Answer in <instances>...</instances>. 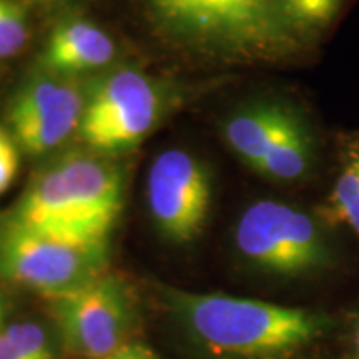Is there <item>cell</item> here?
<instances>
[{
    "label": "cell",
    "instance_id": "cell-2",
    "mask_svg": "<svg viewBox=\"0 0 359 359\" xmlns=\"http://www.w3.org/2000/svg\"><path fill=\"white\" fill-rule=\"evenodd\" d=\"M160 298L201 348L222 359H288L331 333L330 314L160 285Z\"/></svg>",
    "mask_w": 359,
    "mask_h": 359
},
{
    "label": "cell",
    "instance_id": "cell-17",
    "mask_svg": "<svg viewBox=\"0 0 359 359\" xmlns=\"http://www.w3.org/2000/svg\"><path fill=\"white\" fill-rule=\"evenodd\" d=\"M98 359H161V358L154 351V349L145 346L143 343L130 341V343L123 344V346H120L118 349H115L114 353L107 354V356L98 358Z\"/></svg>",
    "mask_w": 359,
    "mask_h": 359
},
{
    "label": "cell",
    "instance_id": "cell-21",
    "mask_svg": "<svg viewBox=\"0 0 359 359\" xmlns=\"http://www.w3.org/2000/svg\"><path fill=\"white\" fill-rule=\"evenodd\" d=\"M34 2H43L45 4V2H50V0H34Z\"/></svg>",
    "mask_w": 359,
    "mask_h": 359
},
{
    "label": "cell",
    "instance_id": "cell-5",
    "mask_svg": "<svg viewBox=\"0 0 359 359\" xmlns=\"http://www.w3.org/2000/svg\"><path fill=\"white\" fill-rule=\"evenodd\" d=\"M235 250L255 271L283 280L330 273L338 264L333 228L320 215L283 200L250 203L236 219Z\"/></svg>",
    "mask_w": 359,
    "mask_h": 359
},
{
    "label": "cell",
    "instance_id": "cell-15",
    "mask_svg": "<svg viewBox=\"0 0 359 359\" xmlns=\"http://www.w3.org/2000/svg\"><path fill=\"white\" fill-rule=\"evenodd\" d=\"M7 334L24 359H57L55 346L45 326L32 320H11Z\"/></svg>",
    "mask_w": 359,
    "mask_h": 359
},
{
    "label": "cell",
    "instance_id": "cell-7",
    "mask_svg": "<svg viewBox=\"0 0 359 359\" xmlns=\"http://www.w3.org/2000/svg\"><path fill=\"white\" fill-rule=\"evenodd\" d=\"M163 93L145 72L122 67L87 90L79 137L85 148L118 155L145 140L163 115Z\"/></svg>",
    "mask_w": 359,
    "mask_h": 359
},
{
    "label": "cell",
    "instance_id": "cell-18",
    "mask_svg": "<svg viewBox=\"0 0 359 359\" xmlns=\"http://www.w3.org/2000/svg\"><path fill=\"white\" fill-rule=\"evenodd\" d=\"M6 325L0 327V359H24L20 356L19 349L15 348V344H13L11 336L7 334Z\"/></svg>",
    "mask_w": 359,
    "mask_h": 359
},
{
    "label": "cell",
    "instance_id": "cell-4",
    "mask_svg": "<svg viewBox=\"0 0 359 359\" xmlns=\"http://www.w3.org/2000/svg\"><path fill=\"white\" fill-rule=\"evenodd\" d=\"M224 145L275 185H304L323 160L320 128L303 105L264 95L236 105L219 125Z\"/></svg>",
    "mask_w": 359,
    "mask_h": 359
},
{
    "label": "cell",
    "instance_id": "cell-1",
    "mask_svg": "<svg viewBox=\"0 0 359 359\" xmlns=\"http://www.w3.org/2000/svg\"><path fill=\"white\" fill-rule=\"evenodd\" d=\"M125 175L114 156L77 148L53 156L0 223L82 245H110L123 210Z\"/></svg>",
    "mask_w": 359,
    "mask_h": 359
},
{
    "label": "cell",
    "instance_id": "cell-19",
    "mask_svg": "<svg viewBox=\"0 0 359 359\" xmlns=\"http://www.w3.org/2000/svg\"><path fill=\"white\" fill-rule=\"evenodd\" d=\"M11 313H12V302L6 293V290L0 285V327L6 323L11 321Z\"/></svg>",
    "mask_w": 359,
    "mask_h": 359
},
{
    "label": "cell",
    "instance_id": "cell-10",
    "mask_svg": "<svg viewBox=\"0 0 359 359\" xmlns=\"http://www.w3.org/2000/svg\"><path fill=\"white\" fill-rule=\"evenodd\" d=\"M87 90L75 77L40 69L30 75L7 110V128L20 151L30 156L52 154L79 133Z\"/></svg>",
    "mask_w": 359,
    "mask_h": 359
},
{
    "label": "cell",
    "instance_id": "cell-11",
    "mask_svg": "<svg viewBox=\"0 0 359 359\" xmlns=\"http://www.w3.org/2000/svg\"><path fill=\"white\" fill-rule=\"evenodd\" d=\"M116 53V45L109 34L83 19L64 20L48 35L40 69L77 77L80 74L109 67Z\"/></svg>",
    "mask_w": 359,
    "mask_h": 359
},
{
    "label": "cell",
    "instance_id": "cell-20",
    "mask_svg": "<svg viewBox=\"0 0 359 359\" xmlns=\"http://www.w3.org/2000/svg\"><path fill=\"white\" fill-rule=\"evenodd\" d=\"M351 348L354 358L359 359V311L356 313V316H354L351 326Z\"/></svg>",
    "mask_w": 359,
    "mask_h": 359
},
{
    "label": "cell",
    "instance_id": "cell-6",
    "mask_svg": "<svg viewBox=\"0 0 359 359\" xmlns=\"http://www.w3.org/2000/svg\"><path fill=\"white\" fill-rule=\"evenodd\" d=\"M110 245H82L0 223V285L45 299L69 293L109 271Z\"/></svg>",
    "mask_w": 359,
    "mask_h": 359
},
{
    "label": "cell",
    "instance_id": "cell-14",
    "mask_svg": "<svg viewBox=\"0 0 359 359\" xmlns=\"http://www.w3.org/2000/svg\"><path fill=\"white\" fill-rule=\"evenodd\" d=\"M30 39L29 19L19 0H0V58L24 50Z\"/></svg>",
    "mask_w": 359,
    "mask_h": 359
},
{
    "label": "cell",
    "instance_id": "cell-13",
    "mask_svg": "<svg viewBox=\"0 0 359 359\" xmlns=\"http://www.w3.org/2000/svg\"><path fill=\"white\" fill-rule=\"evenodd\" d=\"M349 0H281L291 30L309 52L318 48L338 24Z\"/></svg>",
    "mask_w": 359,
    "mask_h": 359
},
{
    "label": "cell",
    "instance_id": "cell-9",
    "mask_svg": "<svg viewBox=\"0 0 359 359\" xmlns=\"http://www.w3.org/2000/svg\"><path fill=\"white\" fill-rule=\"evenodd\" d=\"M147 205L165 240L187 245L201 236L213 205L208 165L185 148H167L150 165Z\"/></svg>",
    "mask_w": 359,
    "mask_h": 359
},
{
    "label": "cell",
    "instance_id": "cell-8",
    "mask_svg": "<svg viewBox=\"0 0 359 359\" xmlns=\"http://www.w3.org/2000/svg\"><path fill=\"white\" fill-rule=\"evenodd\" d=\"M47 303L65 348L80 358H103L132 341L137 304L127 283L114 273Z\"/></svg>",
    "mask_w": 359,
    "mask_h": 359
},
{
    "label": "cell",
    "instance_id": "cell-16",
    "mask_svg": "<svg viewBox=\"0 0 359 359\" xmlns=\"http://www.w3.org/2000/svg\"><path fill=\"white\" fill-rule=\"evenodd\" d=\"M20 148L7 127L0 125V196L12 187L19 173Z\"/></svg>",
    "mask_w": 359,
    "mask_h": 359
},
{
    "label": "cell",
    "instance_id": "cell-3",
    "mask_svg": "<svg viewBox=\"0 0 359 359\" xmlns=\"http://www.w3.org/2000/svg\"><path fill=\"white\" fill-rule=\"evenodd\" d=\"M170 37L219 65H280L303 60L281 0H145Z\"/></svg>",
    "mask_w": 359,
    "mask_h": 359
},
{
    "label": "cell",
    "instance_id": "cell-12",
    "mask_svg": "<svg viewBox=\"0 0 359 359\" xmlns=\"http://www.w3.org/2000/svg\"><path fill=\"white\" fill-rule=\"evenodd\" d=\"M316 213L333 230L346 226L359 238V130L336 135L333 183Z\"/></svg>",
    "mask_w": 359,
    "mask_h": 359
}]
</instances>
